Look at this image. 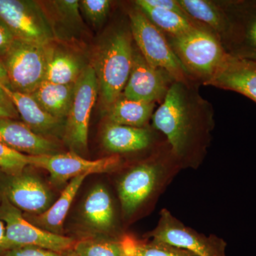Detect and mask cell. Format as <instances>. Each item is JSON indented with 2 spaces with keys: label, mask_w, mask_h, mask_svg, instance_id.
Instances as JSON below:
<instances>
[{
  "label": "cell",
  "mask_w": 256,
  "mask_h": 256,
  "mask_svg": "<svg viewBox=\"0 0 256 256\" xmlns=\"http://www.w3.org/2000/svg\"><path fill=\"white\" fill-rule=\"evenodd\" d=\"M228 21L223 46L235 58L256 63V0L218 1Z\"/></svg>",
  "instance_id": "30bf717a"
},
{
  "label": "cell",
  "mask_w": 256,
  "mask_h": 256,
  "mask_svg": "<svg viewBox=\"0 0 256 256\" xmlns=\"http://www.w3.org/2000/svg\"><path fill=\"white\" fill-rule=\"evenodd\" d=\"M141 2L152 8L173 12L192 21L178 4V0H141Z\"/></svg>",
  "instance_id": "4dcf8cb0"
},
{
  "label": "cell",
  "mask_w": 256,
  "mask_h": 256,
  "mask_svg": "<svg viewBox=\"0 0 256 256\" xmlns=\"http://www.w3.org/2000/svg\"><path fill=\"white\" fill-rule=\"evenodd\" d=\"M0 106L9 110L13 116H15L16 119L20 117L16 108H15L13 102H12L9 96L6 95V92H4V89L2 87L1 84H0Z\"/></svg>",
  "instance_id": "d6a6232c"
},
{
  "label": "cell",
  "mask_w": 256,
  "mask_h": 256,
  "mask_svg": "<svg viewBox=\"0 0 256 256\" xmlns=\"http://www.w3.org/2000/svg\"><path fill=\"white\" fill-rule=\"evenodd\" d=\"M180 166L168 142L148 160L128 170L118 182V194L124 218H130L162 191Z\"/></svg>",
  "instance_id": "7a4b0ae2"
},
{
  "label": "cell",
  "mask_w": 256,
  "mask_h": 256,
  "mask_svg": "<svg viewBox=\"0 0 256 256\" xmlns=\"http://www.w3.org/2000/svg\"><path fill=\"white\" fill-rule=\"evenodd\" d=\"M159 132L152 127H130L107 121L102 128L101 140L104 148L112 154L139 152L156 148L161 140Z\"/></svg>",
  "instance_id": "5bb4252c"
},
{
  "label": "cell",
  "mask_w": 256,
  "mask_h": 256,
  "mask_svg": "<svg viewBox=\"0 0 256 256\" xmlns=\"http://www.w3.org/2000/svg\"><path fill=\"white\" fill-rule=\"evenodd\" d=\"M0 84H2L8 88H10L9 79H8L6 69L4 68V64L1 58H0Z\"/></svg>",
  "instance_id": "e575fe53"
},
{
  "label": "cell",
  "mask_w": 256,
  "mask_h": 256,
  "mask_svg": "<svg viewBox=\"0 0 256 256\" xmlns=\"http://www.w3.org/2000/svg\"><path fill=\"white\" fill-rule=\"evenodd\" d=\"M50 4L53 6L60 21L72 26H80L82 21L78 0H57L50 2Z\"/></svg>",
  "instance_id": "f1b7e54d"
},
{
  "label": "cell",
  "mask_w": 256,
  "mask_h": 256,
  "mask_svg": "<svg viewBox=\"0 0 256 256\" xmlns=\"http://www.w3.org/2000/svg\"><path fill=\"white\" fill-rule=\"evenodd\" d=\"M195 82H175L152 117L181 168H196L206 156L214 128L213 106Z\"/></svg>",
  "instance_id": "6da1fadb"
},
{
  "label": "cell",
  "mask_w": 256,
  "mask_h": 256,
  "mask_svg": "<svg viewBox=\"0 0 256 256\" xmlns=\"http://www.w3.org/2000/svg\"><path fill=\"white\" fill-rule=\"evenodd\" d=\"M30 166L46 170L52 183L60 186L68 180L80 175L110 172L122 164L117 154L96 160L85 159L76 153H58L54 154L28 156Z\"/></svg>",
  "instance_id": "7c38bea8"
},
{
  "label": "cell",
  "mask_w": 256,
  "mask_h": 256,
  "mask_svg": "<svg viewBox=\"0 0 256 256\" xmlns=\"http://www.w3.org/2000/svg\"><path fill=\"white\" fill-rule=\"evenodd\" d=\"M82 224L96 235L108 236L116 228V214L108 190L102 184L94 186L86 196L80 210Z\"/></svg>",
  "instance_id": "e0dca14e"
},
{
  "label": "cell",
  "mask_w": 256,
  "mask_h": 256,
  "mask_svg": "<svg viewBox=\"0 0 256 256\" xmlns=\"http://www.w3.org/2000/svg\"><path fill=\"white\" fill-rule=\"evenodd\" d=\"M28 156L0 143V172L6 174L21 173L30 166Z\"/></svg>",
  "instance_id": "4316f807"
},
{
  "label": "cell",
  "mask_w": 256,
  "mask_h": 256,
  "mask_svg": "<svg viewBox=\"0 0 256 256\" xmlns=\"http://www.w3.org/2000/svg\"><path fill=\"white\" fill-rule=\"evenodd\" d=\"M75 84L62 85L44 82L30 95L50 116L66 120L73 100Z\"/></svg>",
  "instance_id": "603a6c76"
},
{
  "label": "cell",
  "mask_w": 256,
  "mask_h": 256,
  "mask_svg": "<svg viewBox=\"0 0 256 256\" xmlns=\"http://www.w3.org/2000/svg\"><path fill=\"white\" fill-rule=\"evenodd\" d=\"M0 218L5 226L6 250L36 246L64 254L73 250L76 242V239L50 233L34 225L6 198H0Z\"/></svg>",
  "instance_id": "ba28073f"
},
{
  "label": "cell",
  "mask_w": 256,
  "mask_h": 256,
  "mask_svg": "<svg viewBox=\"0 0 256 256\" xmlns=\"http://www.w3.org/2000/svg\"><path fill=\"white\" fill-rule=\"evenodd\" d=\"M128 16L134 44L146 62L166 70L176 82H191L164 34L151 22L142 10L133 3Z\"/></svg>",
  "instance_id": "5b68a950"
},
{
  "label": "cell",
  "mask_w": 256,
  "mask_h": 256,
  "mask_svg": "<svg viewBox=\"0 0 256 256\" xmlns=\"http://www.w3.org/2000/svg\"><path fill=\"white\" fill-rule=\"evenodd\" d=\"M124 256H196L188 250L165 242L139 240L130 235L119 238Z\"/></svg>",
  "instance_id": "d4e9b609"
},
{
  "label": "cell",
  "mask_w": 256,
  "mask_h": 256,
  "mask_svg": "<svg viewBox=\"0 0 256 256\" xmlns=\"http://www.w3.org/2000/svg\"><path fill=\"white\" fill-rule=\"evenodd\" d=\"M1 256H65V254L36 246H23L9 249Z\"/></svg>",
  "instance_id": "f546056e"
},
{
  "label": "cell",
  "mask_w": 256,
  "mask_h": 256,
  "mask_svg": "<svg viewBox=\"0 0 256 256\" xmlns=\"http://www.w3.org/2000/svg\"><path fill=\"white\" fill-rule=\"evenodd\" d=\"M188 18L214 35L223 45L228 30L226 14L218 1L178 0Z\"/></svg>",
  "instance_id": "ffe728a7"
},
{
  "label": "cell",
  "mask_w": 256,
  "mask_h": 256,
  "mask_svg": "<svg viewBox=\"0 0 256 256\" xmlns=\"http://www.w3.org/2000/svg\"><path fill=\"white\" fill-rule=\"evenodd\" d=\"M149 236L152 240L184 249L196 256H227V244L224 239L198 233L186 226L166 208L160 212L158 225Z\"/></svg>",
  "instance_id": "8fae6325"
},
{
  "label": "cell",
  "mask_w": 256,
  "mask_h": 256,
  "mask_svg": "<svg viewBox=\"0 0 256 256\" xmlns=\"http://www.w3.org/2000/svg\"><path fill=\"white\" fill-rule=\"evenodd\" d=\"M176 80L148 63L134 44L132 70L122 95L132 100L161 104Z\"/></svg>",
  "instance_id": "4fadbf2b"
},
{
  "label": "cell",
  "mask_w": 256,
  "mask_h": 256,
  "mask_svg": "<svg viewBox=\"0 0 256 256\" xmlns=\"http://www.w3.org/2000/svg\"><path fill=\"white\" fill-rule=\"evenodd\" d=\"M65 256H78L74 252L73 250H70V252H66Z\"/></svg>",
  "instance_id": "8d00e7d4"
},
{
  "label": "cell",
  "mask_w": 256,
  "mask_h": 256,
  "mask_svg": "<svg viewBox=\"0 0 256 256\" xmlns=\"http://www.w3.org/2000/svg\"><path fill=\"white\" fill-rule=\"evenodd\" d=\"M6 250V232L4 222L0 218V256Z\"/></svg>",
  "instance_id": "836d02e7"
},
{
  "label": "cell",
  "mask_w": 256,
  "mask_h": 256,
  "mask_svg": "<svg viewBox=\"0 0 256 256\" xmlns=\"http://www.w3.org/2000/svg\"><path fill=\"white\" fill-rule=\"evenodd\" d=\"M80 9L92 24L100 25L110 14L112 2L109 0H82Z\"/></svg>",
  "instance_id": "83f0119b"
},
{
  "label": "cell",
  "mask_w": 256,
  "mask_h": 256,
  "mask_svg": "<svg viewBox=\"0 0 256 256\" xmlns=\"http://www.w3.org/2000/svg\"><path fill=\"white\" fill-rule=\"evenodd\" d=\"M206 86L238 92L256 102V63L229 55Z\"/></svg>",
  "instance_id": "ac0fdd59"
},
{
  "label": "cell",
  "mask_w": 256,
  "mask_h": 256,
  "mask_svg": "<svg viewBox=\"0 0 256 256\" xmlns=\"http://www.w3.org/2000/svg\"><path fill=\"white\" fill-rule=\"evenodd\" d=\"M0 118H12L16 119L14 116H13L9 110L0 106Z\"/></svg>",
  "instance_id": "d590c367"
},
{
  "label": "cell",
  "mask_w": 256,
  "mask_h": 256,
  "mask_svg": "<svg viewBox=\"0 0 256 256\" xmlns=\"http://www.w3.org/2000/svg\"><path fill=\"white\" fill-rule=\"evenodd\" d=\"M156 107L154 102L132 100L121 94L106 110V117L112 124L144 128L152 119Z\"/></svg>",
  "instance_id": "7402d4cb"
},
{
  "label": "cell",
  "mask_w": 256,
  "mask_h": 256,
  "mask_svg": "<svg viewBox=\"0 0 256 256\" xmlns=\"http://www.w3.org/2000/svg\"><path fill=\"white\" fill-rule=\"evenodd\" d=\"M88 175L84 174L72 178L62 192L58 200L44 213L37 215L24 214V216L38 228L50 233L62 235L66 217L76 195Z\"/></svg>",
  "instance_id": "44dd1931"
},
{
  "label": "cell",
  "mask_w": 256,
  "mask_h": 256,
  "mask_svg": "<svg viewBox=\"0 0 256 256\" xmlns=\"http://www.w3.org/2000/svg\"><path fill=\"white\" fill-rule=\"evenodd\" d=\"M0 143L30 156L58 154L60 150L56 140L40 136L22 121L12 118H0Z\"/></svg>",
  "instance_id": "9a60e30c"
},
{
  "label": "cell",
  "mask_w": 256,
  "mask_h": 256,
  "mask_svg": "<svg viewBox=\"0 0 256 256\" xmlns=\"http://www.w3.org/2000/svg\"><path fill=\"white\" fill-rule=\"evenodd\" d=\"M133 2L166 37L181 36L194 28H203L191 20L169 10L152 8L143 4L141 0H136Z\"/></svg>",
  "instance_id": "cb8c5ba5"
},
{
  "label": "cell",
  "mask_w": 256,
  "mask_h": 256,
  "mask_svg": "<svg viewBox=\"0 0 256 256\" xmlns=\"http://www.w3.org/2000/svg\"><path fill=\"white\" fill-rule=\"evenodd\" d=\"M16 40L12 32L8 26L0 20V58L6 55Z\"/></svg>",
  "instance_id": "1f68e13d"
},
{
  "label": "cell",
  "mask_w": 256,
  "mask_h": 256,
  "mask_svg": "<svg viewBox=\"0 0 256 256\" xmlns=\"http://www.w3.org/2000/svg\"><path fill=\"white\" fill-rule=\"evenodd\" d=\"M166 38L188 76L200 85L206 86L229 56L220 40L204 28Z\"/></svg>",
  "instance_id": "277c9868"
},
{
  "label": "cell",
  "mask_w": 256,
  "mask_h": 256,
  "mask_svg": "<svg viewBox=\"0 0 256 256\" xmlns=\"http://www.w3.org/2000/svg\"><path fill=\"white\" fill-rule=\"evenodd\" d=\"M1 86L14 104L18 116L30 129L43 137L54 140H63L66 120L50 116L30 94L14 92L2 84Z\"/></svg>",
  "instance_id": "2e32d148"
},
{
  "label": "cell",
  "mask_w": 256,
  "mask_h": 256,
  "mask_svg": "<svg viewBox=\"0 0 256 256\" xmlns=\"http://www.w3.org/2000/svg\"><path fill=\"white\" fill-rule=\"evenodd\" d=\"M73 250L78 256H124L119 238L84 237L76 240Z\"/></svg>",
  "instance_id": "484cf974"
},
{
  "label": "cell",
  "mask_w": 256,
  "mask_h": 256,
  "mask_svg": "<svg viewBox=\"0 0 256 256\" xmlns=\"http://www.w3.org/2000/svg\"><path fill=\"white\" fill-rule=\"evenodd\" d=\"M134 50L130 23L114 26L101 42L92 67L106 110L124 92L132 70Z\"/></svg>",
  "instance_id": "3957f363"
},
{
  "label": "cell",
  "mask_w": 256,
  "mask_h": 256,
  "mask_svg": "<svg viewBox=\"0 0 256 256\" xmlns=\"http://www.w3.org/2000/svg\"><path fill=\"white\" fill-rule=\"evenodd\" d=\"M48 45L44 46L15 40L12 46L2 58L9 79L10 89L32 94L44 82Z\"/></svg>",
  "instance_id": "9c48e42d"
},
{
  "label": "cell",
  "mask_w": 256,
  "mask_h": 256,
  "mask_svg": "<svg viewBox=\"0 0 256 256\" xmlns=\"http://www.w3.org/2000/svg\"><path fill=\"white\" fill-rule=\"evenodd\" d=\"M98 94L95 69L92 66H88L76 82L63 138L70 151L80 156L88 152L90 114Z\"/></svg>",
  "instance_id": "8992f818"
},
{
  "label": "cell",
  "mask_w": 256,
  "mask_h": 256,
  "mask_svg": "<svg viewBox=\"0 0 256 256\" xmlns=\"http://www.w3.org/2000/svg\"><path fill=\"white\" fill-rule=\"evenodd\" d=\"M88 66L79 54L50 44L47 47L44 82L62 85L76 84Z\"/></svg>",
  "instance_id": "d6986e66"
},
{
  "label": "cell",
  "mask_w": 256,
  "mask_h": 256,
  "mask_svg": "<svg viewBox=\"0 0 256 256\" xmlns=\"http://www.w3.org/2000/svg\"><path fill=\"white\" fill-rule=\"evenodd\" d=\"M0 20L18 40L44 46L54 41L53 24L36 1L0 0Z\"/></svg>",
  "instance_id": "52a82bcc"
}]
</instances>
